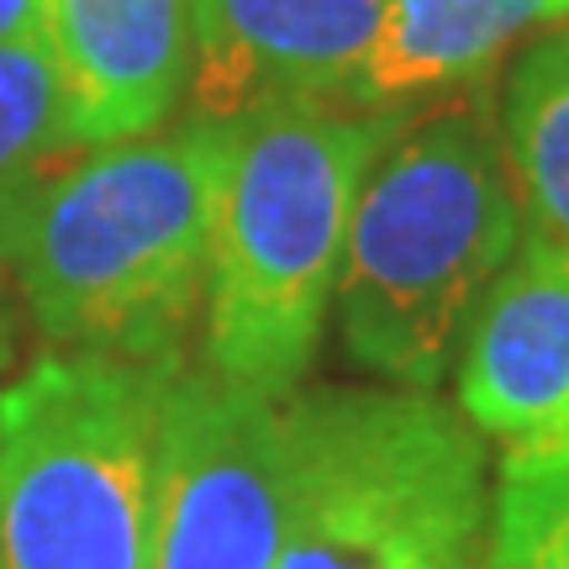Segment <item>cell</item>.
<instances>
[{"instance_id": "obj_14", "label": "cell", "mask_w": 569, "mask_h": 569, "mask_svg": "<svg viewBox=\"0 0 569 569\" xmlns=\"http://www.w3.org/2000/svg\"><path fill=\"white\" fill-rule=\"evenodd\" d=\"M48 169H32V174H17V180H0V274L17 264L21 232H27V217H32V201H38Z\"/></svg>"}, {"instance_id": "obj_8", "label": "cell", "mask_w": 569, "mask_h": 569, "mask_svg": "<svg viewBox=\"0 0 569 569\" xmlns=\"http://www.w3.org/2000/svg\"><path fill=\"white\" fill-rule=\"evenodd\" d=\"M390 0H190V122L353 101Z\"/></svg>"}, {"instance_id": "obj_5", "label": "cell", "mask_w": 569, "mask_h": 569, "mask_svg": "<svg viewBox=\"0 0 569 569\" xmlns=\"http://www.w3.org/2000/svg\"><path fill=\"white\" fill-rule=\"evenodd\" d=\"M180 369L59 348L0 386V569H148Z\"/></svg>"}, {"instance_id": "obj_4", "label": "cell", "mask_w": 569, "mask_h": 569, "mask_svg": "<svg viewBox=\"0 0 569 569\" xmlns=\"http://www.w3.org/2000/svg\"><path fill=\"white\" fill-rule=\"evenodd\" d=\"M486 443L432 390L284 396L274 569H486Z\"/></svg>"}, {"instance_id": "obj_10", "label": "cell", "mask_w": 569, "mask_h": 569, "mask_svg": "<svg viewBox=\"0 0 569 569\" xmlns=\"http://www.w3.org/2000/svg\"><path fill=\"white\" fill-rule=\"evenodd\" d=\"M565 17L569 0H390L353 101L407 111L422 96L486 74L522 32Z\"/></svg>"}, {"instance_id": "obj_16", "label": "cell", "mask_w": 569, "mask_h": 569, "mask_svg": "<svg viewBox=\"0 0 569 569\" xmlns=\"http://www.w3.org/2000/svg\"><path fill=\"white\" fill-rule=\"evenodd\" d=\"M11 353H17V311H11V296L0 284V375L11 365Z\"/></svg>"}, {"instance_id": "obj_15", "label": "cell", "mask_w": 569, "mask_h": 569, "mask_svg": "<svg viewBox=\"0 0 569 569\" xmlns=\"http://www.w3.org/2000/svg\"><path fill=\"white\" fill-rule=\"evenodd\" d=\"M38 32V0H0V42Z\"/></svg>"}, {"instance_id": "obj_7", "label": "cell", "mask_w": 569, "mask_h": 569, "mask_svg": "<svg viewBox=\"0 0 569 569\" xmlns=\"http://www.w3.org/2000/svg\"><path fill=\"white\" fill-rule=\"evenodd\" d=\"M459 411L501 475L569 469V264L522 243L459 338Z\"/></svg>"}, {"instance_id": "obj_1", "label": "cell", "mask_w": 569, "mask_h": 569, "mask_svg": "<svg viewBox=\"0 0 569 569\" xmlns=\"http://www.w3.org/2000/svg\"><path fill=\"white\" fill-rule=\"evenodd\" d=\"M238 122L111 142L48 174L17 248V290L53 348L180 359L206 306L211 222Z\"/></svg>"}, {"instance_id": "obj_13", "label": "cell", "mask_w": 569, "mask_h": 569, "mask_svg": "<svg viewBox=\"0 0 569 569\" xmlns=\"http://www.w3.org/2000/svg\"><path fill=\"white\" fill-rule=\"evenodd\" d=\"M59 148V84L42 38L0 42V180L32 174Z\"/></svg>"}, {"instance_id": "obj_2", "label": "cell", "mask_w": 569, "mask_h": 569, "mask_svg": "<svg viewBox=\"0 0 569 569\" xmlns=\"http://www.w3.org/2000/svg\"><path fill=\"white\" fill-rule=\"evenodd\" d=\"M522 248V211L486 101H448L369 163L338 264V338L353 369L432 390L475 306Z\"/></svg>"}, {"instance_id": "obj_3", "label": "cell", "mask_w": 569, "mask_h": 569, "mask_svg": "<svg viewBox=\"0 0 569 569\" xmlns=\"http://www.w3.org/2000/svg\"><path fill=\"white\" fill-rule=\"evenodd\" d=\"M407 111L280 106L238 122L206 264V369L290 396L322 343L348 217Z\"/></svg>"}, {"instance_id": "obj_11", "label": "cell", "mask_w": 569, "mask_h": 569, "mask_svg": "<svg viewBox=\"0 0 569 569\" xmlns=\"http://www.w3.org/2000/svg\"><path fill=\"white\" fill-rule=\"evenodd\" d=\"M496 132L522 211V243L569 264V27L511 63Z\"/></svg>"}, {"instance_id": "obj_12", "label": "cell", "mask_w": 569, "mask_h": 569, "mask_svg": "<svg viewBox=\"0 0 569 569\" xmlns=\"http://www.w3.org/2000/svg\"><path fill=\"white\" fill-rule=\"evenodd\" d=\"M486 569H569V469L501 475Z\"/></svg>"}, {"instance_id": "obj_9", "label": "cell", "mask_w": 569, "mask_h": 569, "mask_svg": "<svg viewBox=\"0 0 569 569\" xmlns=\"http://www.w3.org/2000/svg\"><path fill=\"white\" fill-rule=\"evenodd\" d=\"M63 148L148 138L184 96L190 0H38Z\"/></svg>"}, {"instance_id": "obj_6", "label": "cell", "mask_w": 569, "mask_h": 569, "mask_svg": "<svg viewBox=\"0 0 569 569\" xmlns=\"http://www.w3.org/2000/svg\"><path fill=\"white\" fill-rule=\"evenodd\" d=\"M284 528V396L180 369L159 427L148 569H274Z\"/></svg>"}]
</instances>
